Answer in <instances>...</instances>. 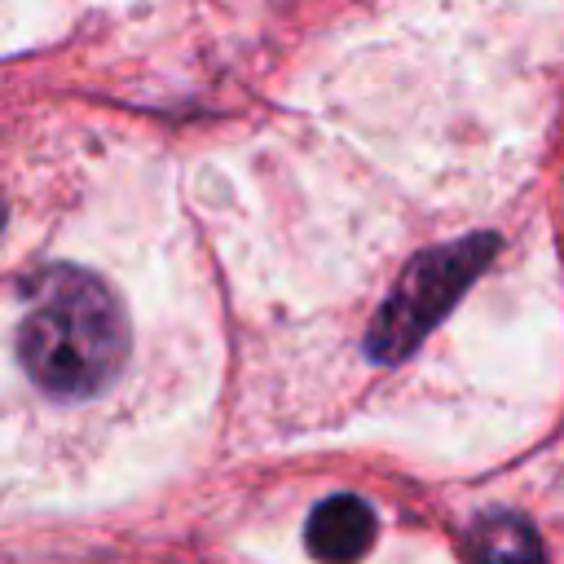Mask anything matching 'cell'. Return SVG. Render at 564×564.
Listing matches in <instances>:
<instances>
[{
  "label": "cell",
  "mask_w": 564,
  "mask_h": 564,
  "mask_svg": "<svg viewBox=\"0 0 564 564\" xmlns=\"http://www.w3.org/2000/svg\"><path fill=\"white\" fill-rule=\"evenodd\" d=\"M128 313L88 269L48 264L26 282L18 357L48 397H93L128 361Z\"/></svg>",
  "instance_id": "cell-1"
},
{
  "label": "cell",
  "mask_w": 564,
  "mask_h": 564,
  "mask_svg": "<svg viewBox=\"0 0 564 564\" xmlns=\"http://www.w3.org/2000/svg\"><path fill=\"white\" fill-rule=\"evenodd\" d=\"M375 529L379 524L366 498L335 494L308 511L304 542H308V555H317L322 564H357L375 546Z\"/></svg>",
  "instance_id": "cell-3"
},
{
  "label": "cell",
  "mask_w": 564,
  "mask_h": 564,
  "mask_svg": "<svg viewBox=\"0 0 564 564\" xmlns=\"http://www.w3.org/2000/svg\"><path fill=\"white\" fill-rule=\"evenodd\" d=\"M494 256V238L489 234H476V238H463V242H445L427 256H419L397 291L383 300L370 335H366V348L375 361H397L405 357L445 313L449 304L467 291V282L485 269V260Z\"/></svg>",
  "instance_id": "cell-2"
},
{
  "label": "cell",
  "mask_w": 564,
  "mask_h": 564,
  "mask_svg": "<svg viewBox=\"0 0 564 564\" xmlns=\"http://www.w3.org/2000/svg\"><path fill=\"white\" fill-rule=\"evenodd\" d=\"M471 555H476V564H546L538 533L511 511H494L476 524Z\"/></svg>",
  "instance_id": "cell-4"
}]
</instances>
